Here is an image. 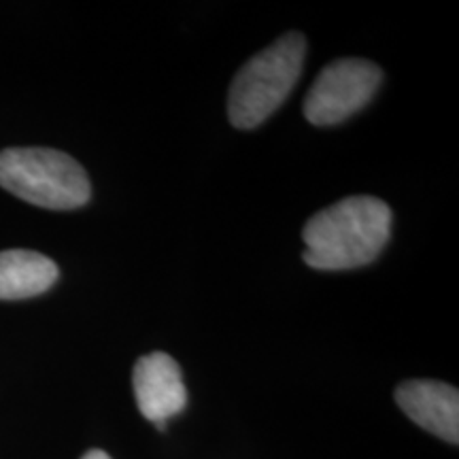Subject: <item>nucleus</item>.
I'll list each match as a JSON object with an SVG mask.
<instances>
[{
    "mask_svg": "<svg viewBox=\"0 0 459 459\" xmlns=\"http://www.w3.org/2000/svg\"><path fill=\"white\" fill-rule=\"evenodd\" d=\"M392 234V209L377 196H347L302 230L304 262L315 271H353L375 262Z\"/></svg>",
    "mask_w": 459,
    "mask_h": 459,
    "instance_id": "obj_1",
    "label": "nucleus"
},
{
    "mask_svg": "<svg viewBox=\"0 0 459 459\" xmlns=\"http://www.w3.org/2000/svg\"><path fill=\"white\" fill-rule=\"evenodd\" d=\"M132 385L141 415L156 423L158 429H164L166 421L187 406L181 368L169 353L153 351L143 355L134 366Z\"/></svg>",
    "mask_w": 459,
    "mask_h": 459,
    "instance_id": "obj_5",
    "label": "nucleus"
},
{
    "mask_svg": "<svg viewBox=\"0 0 459 459\" xmlns=\"http://www.w3.org/2000/svg\"><path fill=\"white\" fill-rule=\"evenodd\" d=\"M307 39L287 32L247 60L228 94V119L234 128L254 130L287 100L300 79Z\"/></svg>",
    "mask_w": 459,
    "mask_h": 459,
    "instance_id": "obj_2",
    "label": "nucleus"
},
{
    "mask_svg": "<svg viewBox=\"0 0 459 459\" xmlns=\"http://www.w3.org/2000/svg\"><path fill=\"white\" fill-rule=\"evenodd\" d=\"M395 404L411 421L445 443H459V392L440 381H406L395 389Z\"/></svg>",
    "mask_w": 459,
    "mask_h": 459,
    "instance_id": "obj_6",
    "label": "nucleus"
},
{
    "mask_svg": "<svg viewBox=\"0 0 459 459\" xmlns=\"http://www.w3.org/2000/svg\"><path fill=\"white\" fill-rule=\"evenodd\" d=\"M383 73L375 62L341 57L330 62L304 99V117L313 126H336L375 99Z\"/></svg>",
    "mask_w": 459,
    "mask_h": 459,
    "instance_id": "obj_4",
    "label": "nucleus"
},
{
    "mask_svg": "<svg viewBox=\"0 0 459 459\" xmlns=\"http://www.w3.org/2000/svg\"><path fill=\"white\" fill-rule=\"evenodd\" d=\"M82 459H111V455H107V453L100 451V449H91V451L85 453Z\"/></svg>",
    "mask_w": 459,
    "mask_h": 459,
    "instance_id": "obj_8",
    "label": "nucleus"
},
{
    "mask_svg": "<svg viewBox=\"0 0 459 459\" xmlns=\"http://www.w3.org/2000/svg\"><path fill=\"white\" fill-rule=\"evenodd\" d=\"M0 187L34 206L71 211L88 204L91 186L77 160L48 147L0 152Z\"/></svg>",
    "mask_w": 459,
    "mask_h": 459,
    "instance_id": "obj_3",
    "label": "nucleus"
},
{
    "mask_svg": "<svg viewBox=\"0 0 459 459\" xmlns=\"http://www.w3.org/2000/svg\"><path fill=\"white\" fill-rule=\"evenodd\" d=\"M57 277L56 262L39 251H0V300H26L45 294Z\"/></svg>",
    "mask_w": 459,
    "mask_h": 459,
    "instance_id": "obj_7",
    "label": "nucleus"
}]
</instances>
